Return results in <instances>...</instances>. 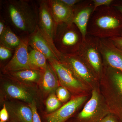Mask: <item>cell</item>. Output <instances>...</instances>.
I'll return each instance as SVG.
<instances>
[{"instance_id":"cell-29","label":"cell","mask_w":122,"mask_h":122,"mask_svg":"<svg viewBox=\"0 0 122 122\" xmlns=\"http://www.w3.org/2000/svg\"><path fill=\"white\" fill-rule=\"evenodd\" d=\"M118 48L122 50V37L113 38L110 39Z\"/></svg>"},{"instance_id":"cell-16","label":"cell","mask_w":122,"mask_h":122,"mask_svg":"<svg viewBox=\"0 0 122 122\" xmlns=\"http://www.w3.org/2000/svg\"><path fill=\"white\" fill-rule=\"evenodd\" d=\"M5 89L7 94L11 97L22 100L29 104L34 101L32 96L29 92L17 85L6 84L5 86Z\"/></svg>"},{"instance_id":"cell-25","label":"cell","mask_w":122,"mask_h":122,"mask_svg":"<svg viewBox=\"0 0 122 122\" xmlns=\"http://www.w3.org/2000/svg\"><path fill=\"white\" fill-rule=\"evenodd\" d=\"M113 0H93L94 7V11L98 7L102 6H110L112 4Z\"/></svg>"},{"instance_id":"cell-33","label":"cell","mask_w":122,"mask_h":122,"mask_svg":"<svg viewBox=\"0 0 122 122\" xmlns=\"http://www.w3.org/2000/svg\"><path fill=\"white\" fill-rule=\"evenodd\" d=\"M121 122H122V121H121Z\"/></svg>"},{"instance_id":"cell-28","label":"cell","mask_w":122,"mask_h":122,"mask_svg":"<svg viewBox=\"0 0 122 122\" xmlns=\"http://www.w3.org/2000/svg\"><path fill=\"white\" fill-rule=\"evenodd\" d=\"M63 4L68 7L73 8L77 4L81 2V0H61Z\"/></svg>"},{"instance_id":"cell-13","label":"cell","mask_w":122,"mask_h":122,"mask_svg":"<svg viewBox=\"0 0 122 122\" xmlns=\"http://www.w3.org/2000/svg\"><path fill=\"white\" fill-rule=\"evenodd\" d=\"M47 1L57 24L71 25L73 23V8L66 5L61 0H48Z\"/></svg>"},{"instance_id":"cell-19","label":"cell","mask_w":122,"mask_h":122,"mask_svg":"<svg viewBox=\"0 0 122 122\" xmlns=\"http://www.w3.org/2000/svg\"><path fill=\"white\" fill-rule=\"evenodd\" d=\"M29 60L32 69L44 71L48 66L47 58L44 54L32 48L29 51Z\"/></svg>"},{"instance_id":"cell-20","label":"cell","mask_w":122,"mask_h":122,"mask_svg":"<svg viewBox=\"0 0 122 122\" xmlns=\"http://www.w3.org/2000/svg\"><path fill=\"white\" fill-rule=\"evenodd\" d=\"M16 115L21 122H33L32 111L30 107L21 106L19 107Z\"/></svg>"},{"instance_id":"cell-17","label":"cell","mask_w":122,"mask_h":122,"mask_svg":"<svg viewBox=\"0 0 122 122\" xmlns=\"http://www.w3.org/2000/svg\"><path fill=\"white\" fill-rule=\"evenodd\" d=\"M44 71L29 69L8 73L14 77L21 81L29 82H37L43 75Z\"/></svg>"},{"instance_id":"cell-3","label":"cell","mask_w":122,"mask_h":122,"mask_svg":"<svg viewBox=\"0 0 122 122\" xmlns=\"http://www.w3.org/2000/svg\"><path fill=\"white\" fill-rule=\"evenodd\" d=\"M83 41L82 34L75 24H58L53 42L60 53L65 54H76Z\"/></svg>"},{"instance_id":"cell-7","label":"cell","mask_w":122,"mask_h":122,"mask_svg":"<svg viewBox=\"0 0 122 122\" xmlns=\"http://www.w3.org/2000/svg\"><path fill=\"white\" fill-rule=\"evenodd\" d=\"M57 25L53 16L47 0L40 1L38 25L45 36L54 44L53 39Z\"/></svg>"},{"instance_id":"cell-26","label":"cell","mask_w":122,"mask_h":122,"mask_svg":"<svg viewBox=\"0 0 122 122\" xmlns=\"http://www.w3.org/2000/svg\"><path fill=\"white\" fill-rule=\"evenodd\" d=\"M29 107L32 111L33 122H41L40 116L38 113L36 103L34 100L32 103L29 104Z\"/></svg>"},{"instance_id":"cell-31","label":"cell","mask_w":122,"mask_h":122,"mask_svg":"<svg viewBox=\"0 0 122 122\" xmlns=\"http://www.w3.org/2000/svg\"><path fill=\"white\" fill-rule=\"evenodd\" d=\"M100 122H118L116 119L112 115H108L104 117Z\"/></svg>"},{"instance_id":"cell-35","label":"cell","mask_w":122,"mask_h":122,"mask_svg":"<svg viewBox=\"0 0 122 122\" xmlns=\"http://www.w3.org/2000/svg\"><path fill=\"white\" fill-rule=\"evenodd\" d=\"M121 37H122V36H121Z\"/></svg>"},{"instance_id":"cell-23","label":"cell","mask_w":122,"mask_h":122,"mask_svg":"<svg viewBox=\"0 0 122 122\" xmlns=\"http://www.w3.org/2000/svg\"><path fill=\"white\" fill-rule=\"evenodd\" d=\"M57 97L61 102L67 101L70 97V94L66 87L60 86L58 87L56 90Z\"/></svg>"},{"instance_id":"cell-15","label":"cell","mask_w":122,"mask_h":122,"mask_svg":"<svg viewBox=\"0 0 122 122\" xmlns=\"http://www.w3.org/2000/svg\"><path fill=\"white\" fill-rule=\"evenodd\" d=\"M55 72L49 63L44 70L42 77V85L46 92H52L57 89L58 80Z\"/></svg>"},{"instance_id":"cell-22","label":"cell","mask_w":122,"mask_h":122,"mask_svg":"<svg viewBox=\"0 0 122 122\" xmlns=\"http://www.w3.org/2000/svg\"><path fill=\"white\" fill-rule=\"evenodd\" d=\"M46 109L49 112H54L58 110L61 105V101L58 99L54 94H52L48 97L46 102Z\"/></svg>"},{"instance_id":"cell-5","label":"cell","mask_w":122,"mask_h":122,"mask_svg":"<svg viewBox=\"0 0 122 122\" xmlns=\"http://www.w3.org/2000/svg\"><path fill=\"white\" fill-rule=\"evenodd\" d=\"M29 46L44 54L48 61L52 59L59 61L61 53L45 36L38 25L35 30L28 35Z\"/></svg>"},{"instance_id":"cell-10","label":"cell","mask_w":122,"mask_h":122,"mask_svg":"<svg viewBox=\"0 0 122 122\" xmlns=\"http://www.w3.org/2000/svg\"><path fill=\"white\" fill-rule=\"evenodd\" d=\"M56 75L59 82L64 87L76 91L84 90L85 86L72 71L61 61L52 59L48 61Z\"/></svg>"},{"instance_id":"cell-24","label":"cell","mask_w":122,"mask_h":122,"mask_svg":"<svg viewBox=\"0 0 122 122\" xmlns=\"http://www.w3.org/2000/svg\"><path fill=\"white\" fill-rule=\"evenodd\" d=\"M12 50L0 45V59L5 61L12 56Z\"/></svg>"},{"instance_id":"cell-30","label":"cell","mask_w":122,"mask_h":122,"mask_svg":"<svg viewBox=\"0 0 122 122\" xmlns=\"http://www.w3.org/2000/svg\"><path fill=\"white\" fill-rule=\"evenodd\" d=\"M111 5L117 9L122 14V0H114Z\"/></svg>"},{"instance_id":"cell-21","label":"cell","mask_w":122,"mask_h":122,"mask_svg":"<svg viewBox=\"0 0 122 122\" xmlns=\"http://www.w3.org/2000/svg\"><path fill=\"white\" fill-rule=\"evenodd\" d=\"M110 68L109 69L110 74L116 86L119 93L122 98V72L118 70Z\"/></svg>"},{"instance_id":"cell-9","label":"cell","mask_w":122,"mask_h":122,"mask_svg":"<svg viewBox=\"0 0 122 122\" xmlns=\"http://www.w3.org/2000/svg\"><path fill=\"white\" fill-rule=\"evenodd\" d=\"M99 48L103 61L107 65L122 72V50L110 39H99Z\"/></svg>"},{"instance_id":"cell-12","label":"cell","mask_w":122,"mask_h":122,"mask_svg":"<svg viewBox=\"0 0 122 122\" xmlns=\"http://www.w3.org/2000/svg\"><path fill=\"white\" fill-rule=\"evenodd\" d=\"M86 96L74 98L56 111L46 116L48 122H65L77 110L86 99Z\"/></svg>"},{"instance_id":"cell-18","label":"cell","mask_w":122,"mask_h":122,"mask_svg":"<svg viewBox=\"0 0 122 122\" xmlns=\"http://www.w3.org/2000/svg\"><path fill=\"white\" fill-rule=\"evenodd\" d=\"M21 38L18 36L9 26H7L2 35L0 36V45L15 50L20 45Z\"/></svg>"},{"instance_id":"cell-27","label":"cell","mask_w":122,"mask_h":122,"mask_svg":"<svg viewBox=\"0 0 122 122\" xmlns=\"http://www.w3.org/2000/svg\"><path fill=\"white\" fill-rule=\"evenodd\" d=\"M9 115L6 109V106L4 104L3 106V108L0 111V121L5 122L7 121L8 119Z\"/></svg>"},{"instance_id":"cell-1","label":"cell","mask_w":122,"mask_h":122,"mask_svg":"<svg viewBox=\"0 0 122 122\" xmlns=\"http://www.w3.org/2000/svg\"><path fill=\"white\" fill-rule=\"evenodd\" d=\"M122 14L111 5L98 7L93 12L88 23L87 35L99 39L121 37Z\"/></svg>"},{"instance_id":"cell-14","label":"cell","mask_w":122,"mask_h":122,"mask_svg":"<svg viewBox=\"0 0 122 122\" xmlns=\"http://www.w3.org/2000/svg\"><path fill=\"white\" fill-rule=\"evenodd\" d=\"M99 95L96 90H93L91 98L78 116L80 122H100L96 116L99 104Z\"/></svg>"},{"instance_id":"cell-32","label":"cell","mask_w":122,"mask_h":122,"mask_svg":"<svg viewBox=\"0 0 122 122\" xmlns=\"http://www.w3.org/2000/svg\"><path fill=\"white\" fill-rule=\"evenodd\" d=\"M7 26L4 20L1 18L0 20V36L2 35V34L4 32Z\"/></svg>"},{"instance_id":"cell-11","label":"cell","mask_w":122,"mask_h":122,"mask_svg":"<svg viewBox=\"0 0 122 122\" xmlns=\"http://www.w3.org/2000/svg\"><path fill=\"white\" fill-rule=\"evenodd\" d=\"M73 23L80 30L83 40L87 35L88 23L94 10L93 0H81L73 8Z\"/></svg>"},{"instance_id":"cell-2","label":"cell","mask_w":122,"mask_h":122,"mask_svg":"<svg viewBox=\"0 0 122 122\" xmlns=\"http://www.w3.org/2000/svg\"><path fill=\"white\" fill-rule=\"evenodd\" d=\"M5 10L10 22L19 32L29 35L36 29L38 25V13L29 1H9Z\"/></svg>"},{"instance_id":"cell-34","label":"cell","mask_w":122,"mask_h":122,"mask_svg":"<svg viewBox=\"0 0 122 122\" xmlns=\"http://www.w3.org/2000/svg\"><path fill=\"white\" fill-rule=\"evenodd\" d=\"M0 122H1V121H0Z\"/></svg>"},{"instance_id":"cell-4","label":"cell","mask_w":122,"mask_h":122,"mask_svg":"<svg viewBox=\"0 0 122 122\" xmlns=\"http://www.w3.org/2000/svg\"><path fill=\"white\" fill-rule=\"evenodd\" d=\"M77 55L88 66L95 75L103 72L102 58L99 48V39L87 35Z\"/></svg>"},{"instance_id":"cell-6","label":"cell","mask_w":122,"mask_h":122,"mask_svg":"<svg viewBox=\"0 0 122 122\" xmlns=\"http://www.w3.org/2000/svg\"><path fill=\"white\" fill-rule=\"evenodd\" d=\"M59 61L69 68L79 80L90 83L95 79L93 73L77 55L61 53Z\"/></svg>"},{"instance_id":"cell-8","label":"cell","mask_w":122,"mask_h":122,"mask_svg":"<svg viewBox=\"0 0 122 122\" xmlns=\"http://www.w3.org/2000/svg\"><path fill=\"white\" fill-rule=\"evenodd\" d=\"M29 38H21L20 45L15 49L12 59L4 68L6 73L32 69L29 60Z\"/></svg>"}]
</instances>
